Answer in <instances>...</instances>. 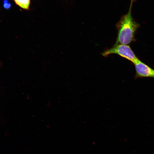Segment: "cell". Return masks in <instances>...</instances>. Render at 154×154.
Segmentation results:
<instances>
[{
    "instance_id": "cell-6",
    "label": "cell",
    "mask_w": 154,
    "mask_h": 154,
    "mask_svg": "<svg viewBox=\"0 0 154 154\" xmlns=\"http://www.w3.org/2000/svg\"><path fill=\"white\" fill-rule=\"evenodd\" d=\"M134 0H131V5H130V8H131L132 3L133 1H134Z\"/></svg>"
},
{
    "instance_id": "cell-1",
    "label": "cell",
    "mask_w": 154,
    "mask_h": 154,
    "mask_svg": "<svg viewBox=\"0 0 154 154\" xmlns=\"http://www.w3.org/2000/svg\"><path fill=\"white\" fill-rule=\"evenodd\" d=\"M131 9L130 8L127 13L121 18L117 24L118 34L115 45H127L135 40V33L139 25L133 19Z\"/></svg>"
},
{
    "instance_id": "cell-4",
    "label": "cell",
    "mask_w": 154,
    "mask_h": 154,
    "mask_svg": "<svg viewBox=\"0 0 154 154\" xmlns=\"http://www.w3.org/2000/svg\"><path fill=\"white\" fill-rule=\"evenodd\" d=\"M15 4L21 8L26 10H30L31 0H13Z\"/></svg>"
},
{
    "instance_id": "cell-3",
    "label": "cell",
    "mask_w": 154,
    "mask_h": 154,
    "mask_svg": "<svg viewBox=\"0 0 154 154\" xmlns=\"http://www.w3.org/2000/svg\"><path fill=\"white\" fill-rule=\"evenodd\" d=\"M136 70V77L154 78V70L140 60L134 64Z\"/></svg>"
},
{
    "instance_id": "cell-2",
    "label": "cell",
    "mask_w": 154,
    "mask_h": 154,
    "mask_svg": "<svg viewBox=\"0 0 154 154\" xmlns=\"http://www.w3.org/2000/svg\"><path fill=\"white\" fill-rule=\"evenodd\" d=\"M112 54H117L131 61L134 64L139 60L129 46L127 45H114L112 47L102 53V54L106 57Z\"/></svg>"
},
{
    "instance_id": "cell-5",
    "label": "cell",
    "mask_w": 154,
    "mask_h": 154,
    "mask_svg": "<svg viewBox=\"0 0 154 154\" xmlns=\"http://www.w3.org/2000/svg\"><path fill=\"white\" fill-rule=\"evenodd\" d=\"M3 6L4 8L8 10L11 8L12 5L8 0H3Z\"/></svg>"
}]
</instances>
